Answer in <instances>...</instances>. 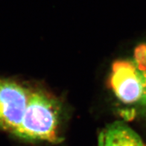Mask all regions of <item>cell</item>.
<instances>
[{
    "label": "cell",
    "instance_id": "7a4b0ae2",
    "mask_svg": "<svg viewBox=\"0 0 146 146\" xmlns=\"http://www.w3.org/2000/svg\"><path fill=\"white\" fill-rule=\"evenodd\" d=\"M31 91L11 80L0 79V128L14 134L21 123Z\"/></svg>",
    "mask_w": 146,
    "mask_h": 146
},
{
    "label": "cell",
    "instance_id": "6da1fadb",
    "mask_svg": "<svg viewBox=\"0 0 146 146\" xmlns=\"http://www.w3.org/2000/svg\"><path fill=\"white\" fill-rule=\"evenodd\" d=\"M60 108L52 97L41 91H31L21 123L14 133L29 141L57 142Z\"/></svg>",
    "mask_w": 146,
    "mask_h": 146
},
{
    "label": "cell",
    "instance_id": "8992f818",
    "mask_svg": "<svg viewBox=\"0 0 146 146\" xmlns=\"http://www.w3.org/2000/svg\"><path fill=\"white\" fill-rule=\"evenodd\" d=\"M142 78H143V95L142 97V102L146 106V72L142 74Z\"/></svg>",
    "mask_w": 146,
    "mask_h": 146
},
{
    "label": "cell",
    "instance_id": "277c9868",
    "mask_svg": "<svg viewBox=\"0 0 146 146\" xmlns=\"http://www.w3.org/2000/svg\"><path fill=\"white\" fill-rule=\"evenodd\" d=\"M98 146H145L137 133L121 122H114L100 133Z\"/></svg>",
    "mask_w": 146,
    "mask_h": 146
},
{
    "label": "cell",
    "instance_id": "5b68a950",
    "mask_svg": "<svg viewBox=\"0 0 146 146\" xmlns=\"http://www.w3.org/2000/svg\"><path fill=\"white\" fill-rule=\"evenodd\" d=\"M135 66L139 71L144 74L146 72V45L141 44L134 52Z\"/></svg>",
    "mask_w": 146,
    "mask_h": 146
},
{
    "label": "cell",
    "instance_id": "3957f363",
    "mask_svg": "<svg viewBox=\"0 0 146 146\" xmlns=\"http://www.w3.org/2000/svg\"><path fill=\"white\" fill-rule=\"evenodd\" d=\"M111 87L119 100L134 103L142 99L143 78L135 64L129 61H116L112 67Z\"/></svg>",
    "mask_w": 146,
    "mask_h": 146
}]
</instances>
